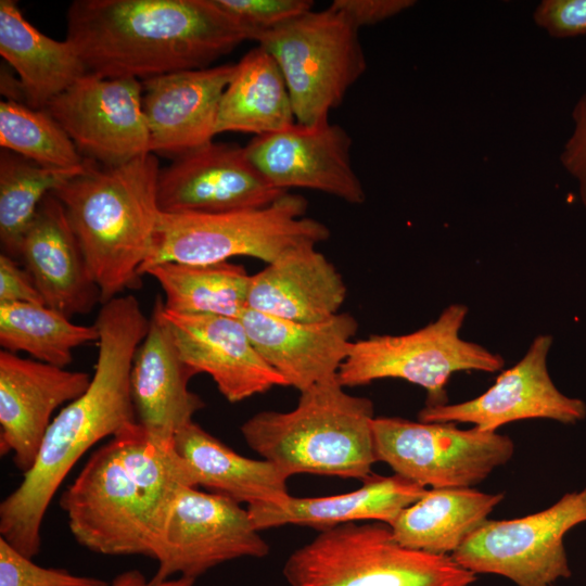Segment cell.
<instances>
[{
	"mask_svg": "<svg viewBox=\"0 0 586 586\" xmlns=\"http://www.w3.org/2000/svg\"><path fill=\"white\" fill-rule=\"evenodd\" d=\"M346 285L335 266L314 244L283 253L251 275L247 307L297 322H321L339 314Z\"/></svg>",
	"mask_w": 586,
	"mask_h": 586,
	"instance_id": "obj_23",
	"label": "cell"
},
{
	"mask_svg": "<svg viewBox=\"0 0 586 586\" xmlns=\"http://www.w3.org/2000/svg\"><path fill=\"white\" fill-rule=\"evenodd\" d=\"M184 486L195 487L174 442L155 441L135 422L90 455L59 502L81 547L154 560L170 508Z\"/></svg>",
	"mask_w": 586,
	"mask_h": 586,
	"instance_id": "obj_2",
	"label": "cell"
},
{
	"mask_svg": "<svg viewBox=\"0 0 586 586\" xmlns=\"http://www.w3.org/2000/svg\"><path fill=\"white\" fill-rule=\"evenodd\" d=\"M285 193L268 182L244 148L213 141L176 157L157 179V204L166 214L260 208Z\"/></svg>",
	"mask_w": 586,
	"mask_h": 586,
	"instance_id": "obj_15",
	"label": "cell"
},
{
	"mask_svg": "<svg viewBox=\"0 0 586 586\" xmlns=\"http://www.w3.org/2000/svg\"><path fill=\"white\" fill-rule=\"evenodd\" d=\"M110 582L44 568L0 537V586H109Z\"/></svg>",
	"mask_w": 586,
	"mask_h": 586,
	"instance_id": "obj_34",
	"label": "cell"
},
{
	"mask_svg": "<svg viewBox=\"0 0 586 586\" xmlns=\"http://www.w3.org/2000/svg\"><path fill=\"white\" fill-rule=\"evenodd\" d=\"M79 153L116 166L150 152L142 110V82L86 73L43 107Z\"/></svg>",
	"mask_w": 586,
	"mask_h": 586,
	"instance_id": "obj_13",
	"label": "cell"
},
{
	"mask_svg": "<svg viewBox=\"0 0 586 586\" xmlns=\"http://www.w3.org/2000/svg\"><path fill=\"white\" fill-rule=\"evenodd\" d=\"M573 129L560 154V162L576 181L579 199L586 207V90L572 111Z\"/></svg>",
	"mask_w": 586,
	"mask_h": 586,
	"instance_id": "obj_36",
	"label": "cell"
},
{
	"mask_svg": "<svg viewBox=\"0 0 586 586\" xmlns=\"http://www.w3.org/2000/svg\"><path fill=\"white\" fill-rule=\"evenodd\" d=\"M44 304L69 318L88 314L100 302L99 288L59 199L40 203L17 253Z\"/></svg>",
	"mask_w": 586,
	"mask_h": 586,
	"instance_id": "obj_22",
	"label": "cell"
},
{
	"mask_svg": "<svg viewBox=\"0 0 586 586\" xmlns=\"http://www.w3.org/2000/svg\"><path fill=\"white\" fill-rule=\"evenodd\" d=\"M415 4L413 0H334L330 7L359 29L388 20Z\"/></svg>",
	"mask_w": 586,
	"mask_h": 586,
	"instance_id": "obj_38",
	"label": "cell"
},
{
	"mask_svg": "<svg viewBox=\"0 0 586 586\" xmlns=\"http://www.w3.org/2000/svg\"><path fill=\"white\" fill-rule=\"evenodd\" d=\"M502 499V493L472 487L426 489L390 526L395 540L406 547L453 555Z\"/></svg>",
	"mask_w": 586,
	"mask_h": 586,
	"instance_id": "obj_27",
	"label": "cell"
},
{
	"mask_svg": "<svg viewBox=\"0 0 586 586\" xmlns=\"http://www.w3.org/2000/svg\"><path fill=\"white\" fill-rule=\"evenodd\" d=\"M426 488L398 474H371L362 486L340 495L298 498L289 496L278 505L247 506L253 524L260 532L288 524L329 527L382 522L391 525L400 512L416 502Z\"/></svg>",
	"mask_w": 586,
	"mask_h": 586,
	"instance_id": "obj_24",
	"label": "cell"
},
{
	"mask_svg": "<svg viewBox=\"0 0 586 586\" xmlns=\"http://www.w3.org/2000/svg\"><path fill=\"white\" fill-rule=\"evenodd\" d=\"M163 318L184 364L195 374H208L228 402L288 386L258 353L240 319L180 314L164 306Z\"/></svg>",
	"mask_w": 586,
	"mask_h": 586,
	"instance_id": "obj_18",
	"label": "cell"
},
{
	"mask_svg": "<svg viewBox=\"0 0 586 586\" xmlns=\"http://www.w3.org/2000/svg\"><path fill=\"white\" fill-rule=\"evenodd\" d=\"M155 300L148 333L132 361L130 388L137 421L155 441L171 443L205 404L189 390L195 372L181 359Z\"/></svg>",
	"mask_w": 586,
	"mask_h": 586,
	"instance_id": "obj_21",
	"label": "cell"
},
{
	"mask_svg": "<svg viewBox=\"0 0 586 586\" xmlns=\"http://www.w3.org/2000/svg\"><path fill=\"white\" fill-rule=\"evenodd\" d=\"M41 166L14 152L0 153V242L4 254L17 259L21 240L48 194L84 173Z\"/></svg>",
	"mask_w": 586,
	"mask_h": 586,
	"instance_id": "obj_31",
	"label": "cell"
},
{
	"mask_svg": "<svg viewBox=\"0 0 586 586\" xmlns=\"http://www.w3.org/2000/svg\"><path fill=\"white\" fill-rule=\"evenodd\" d=\"M468 313L467 305L453 303L413 332L353 341L337 372L340 383L347 387L399 379L426 391L425 406L447 404L446 385L454 373H494L505 366L501 355L460 336Z\"/></svg>",
	"mask_w": 586,
	"mask_h": 586,
	"instance_id": "obj_8",
	"label": "cell"
},
{
	"mask_svg": "<svg viewBox=\"0 0 586 586\" xmlns=\"http://www.w3.org/2000/svg\"><path fill=\"white\" fill-rule=\"evenodd\" d=\"M0 145L44 167L82 169L88 162L44 109L13 99L0 103Z\"/></svg>",
	"mask_w": 586,
	"mask_h": 586,
	"instance_id": "obj_32",
	"label": "cell"
},
{
	"mask_svg": "<svg viewBox=\"0 0 586 586\" xmlns=\"http://www.w3.org/2000/svg\"><path fill=\"white\" fill-rule=\"evenodd\" d=\"M239 319L265 361L300 392L337 377L358 328L347 313L308 323L247 307Z\"/></svg>",
	"mask_w": 586,
	"mask_h": 586,
	"instance_id": "obj_20",
	"label": "cell"
},
{
	"mask_svg": "<svg viewBox=\"0 0 586 586\" xmlns=\"http://www.w3.org/2000/svg\"><path fill=\"white\" fill-rule=\"evenodd\" d=\"M243 30L247 40L276 29L311 11L309 0H214Z\"/></svg>",
	"mask_w": 586,
	"mask_h": 586,
	"instance_id": "obj_33",
	"label": "cell"
},
{
	"mask_svg": "<svg viewBox=\"0 0 586 586\" xmlns=\"http://www.w3.org/2000/svg\"><path fill=\"white\" fill-rule=\"evenodd\" d=\"M95 324H75L61 313L39 304L0 305V345L3 351L27 353L31 358L66 368L73 352L98 342Z\"/></svg>",
	"mask_w": 586,
	"mask_h": 586,
	"instance_id": "obj_30",
	"label": "cell"
},
{
	"mask_svg": "<svg viewBox=\"0 0 586 586\" xmlns=\"http://www.w3.org/2000/svg\"><path fill=\"white\" fill-rule=\"evenodd\" d=\"M290 586H471L476 574L451 555L406 547L382 522L321 530L283 565Z\"/></svg>",
	"mask_w": 586,
	"mask_h": 586,
	"instance_id": "obj_6",
	"label": "cell"
},
{
	"mask_svg": "<svg viewBox=\"0 0 586 586\" xmlns=\"http://www.w3.org/2000/svg\"><path fill=\"white\" fill-rule=\"evenodd\" d=\"M337 377L300 392L290 411H260L240 428L255 453L290 477L313 473L366 480L378 461L371 399L347 393Z\"/></svg>",
	"mask_w": 586,
	"mask_h": 586,
	"instance_id": "obj_5",
	"label": "cell"
},
{
	"mask_svg": "<svg viewBox=\"0 0 586 586\" xmlns=\"http://www.w3.org/2000/svg\"><path fill=\"white\" fill-rule=\"evenodd\" d=\"M358 30L343 13L329 7L308 11L254 40L278 63L297 124L328 122L330 112L365 73Z\"/></svg>",
	"mask_w": 586,
	"mask_h": 586,
	"instance_id": "obj_9",
	"label": "cell"
},
{
	"mask_svg": "<svg viewBox=\"0 0 586 586\" xmlns=\"http://www.w3.org/2000/svg\"><path fill=\"white\" fill-rule=\"evenodd\" d=\"M235 64L181 71L142 80L150 152L176 157L213 141L221 97Z\"/></svg>",
	"mask_w": 586,
	"mask_h": 586,
	"instance_id": "obj_19",
	"label": "cell"
},
{
	"mask_svg": "<svg viewBox=\"0 0 586 586\" xmlns=\"http://www.w3.org/2000/svg\"><path fill=\"white\" fill-rule=\"evenodd\" d=\"M0 54L18 75L26 103L36 109H43L87 73L73 46L42 34L14 0L0 1Z\"/></svg>",
	"mask_w": 586,
	"mask_h": 586,
	"instance_id": "obj_26",
	"label": "cell"
},
{
	"mask_svg": "<svg viewBox=\"0 0 586 586\" xmlns=\"http://www.w3.org/2000/svg\"><path fill=\"white\" fill-rule=\"evenodd\" d=\"M195 487L247 506L278 505L286 499L290 476L266 459L244 457L191 421L174 436Z\"/></svg>",
	"mask_w": 586,
	"mask_h": 586,
	"instance_id": "obj_25",
	"label": "cell"
},
{
	"mask_svg": "<svg viewBox=\"0 0 586 586\" xmlns=\"http://www.w3.org/2000/svg\"><path fill=\"white\" fill-rule=\"evenodd\" d=\"M195 579L190 577L177 576L160 583H152L145 575L137 570H127L117 574L109 586H194Z\"/></svg>",
	"mask_w": 586,
	"mask_h": 586,
	"instance_id": "obj_39",
	"label": "cell"
},
{
	"mask_svg": "<svg viewBox=\"0 0 586 586\" xmlns=\"http://www.w3.org/2000/svg\"><path fill=\"white\" fill-rule=\"evenodd\" d=\"M144 275L158 282L169 311L239 319L247 308L251 275L242 265L169 262L150 267Z\"/></svg>",
	"mask_w": 586,
	"mask_h": 586,
	"instance_id": "obj_29",
	"label": "cell"
},
{
	"mask_svg": "<svg viewBox=\"0 0 586 586\" xmlns=\"http://www.w3.org/2000/svg\"><path fill=\"white\" fill-rule=\"evenodd\" d=\"M307 201L286 192L273 203L218 214L161 213L140 275L162 263L209 265L250 256L272 263L286 251L327 241L326 225L305 217Z\"/></svg>",
	"mask_w": 586,
	"mask_h": 586,
	"instance_id": "obj_7",
	"label": "cell"
},
{
	"mask_svg": "<svg viewBox=\"0 0 586 586\" xmlns=\"http://www.w3.org/2000/svg\"><path fill=\"white\" fill-rule=\"evenodd\" d=\"M583 522L586 487L522 518L487 519L451 556L474 574L500 575L517 586H553L571 576L564 536Z\"/></svg>",
	"mask_w": 586,
	"mask_h": 586,
	"instance_id": "obj_11",
	"label": "cell"
},
{
	"mask_svg": "<svg viewBox=\"0 0 586 586\" xmlns=\"http://www.w3.org/2000/svg\"><path fill=\"white\" fill-rule=\"evenodd\" d=\"M160 170L153 153L116 166L89 160L84 173L52 192L80 244L101 304L142 285L140 269L161 215Z\"/></svg>",
	"mask_w": 586,
	"mask_h": 586,
	"instance_id": "obj_4",
	"label": "cell"
},
{
	"mask_svg": "<svg viewBox=\"0 0 586 586\" xmlns=\"http://www.w3.org/2000/svg\"><path fill=\"white\" fill-rule=\"evenodd\" d=\"M94 324L98 358L88 388L53 418L33 467L0 504V537L31 559L41 549L44 514L73 467L92 446L138 422L130 375L148 323L133 313L107 309Z\"/></svg>",
	"mask_w": 586,
	"mask_h": 586,
	"instance_id": "obj_1",
	"label": "cell"
},
{
	"mask_svg": "<svg viewBox=\"0 0 586 586\" xmlns=\"http://www.w3.org/2000/svg\"><path fill=\"white\" fill-rule=\"evenodd\" d=\"M352 138L329 120L293 126L254 137L245 152L259 173L275 188L309 189L359 205L366 200L364 186L351 157Z\"/></svg>",
	"mask_w": 586,
	"mask_h": 586,
	"instance_id": "obj_16",
	"label": "cell"
},
{
	"mask_svg": "<svg viewBox=\"0 0 586 586\" xmlns=\"http://www.w3.org/2000/svg\"><path fill=\"white\" fill-rule=\"evenodd\" d=\"M87 372L0 353V454L23 474L33 467L53 413L88 388Z\"/></svg>",
	"mask_w": 586,
	"mask_h": 586,
	"instance_id": "obj_17",
	"label": "cell"
},
{
	"mask_svg": "<svg viewBox=\"0 0 586 586\" xmlns=\"http://www.w3.org/2000/svg\"><path fill=\"white\" fill-rule=\"evenodd\" d=\"M372 434L378 461L423 487H472L514 453L507 435L450 422L375 417Z\"/></svg>",
	"mask_w": 586,
	"mask_h": 586,
	"instance_id": "obj_10",
	"label": "cell"
},
{
	"mask_svg": "<svg viewBox=\"0 0 586 586\" xmlns=\"http://www.w3.org/2000/svg\"><path fill=\"white\" fill-rule=\"evenodd\" d=\"M533 20L553 38L586 35V0H544L536 5Z\"/></svg>",
	"mask_w": 586,
	"mask_h": 586,
	"instance_id": "obj_35",
	"label": "cell"
},
{
	"mask_svg": "<svg viewBox=\"0 0 586 586\" xmlns=\"http://www.w3.org/2000/svg\"><path fill=\"white\" fill-rule=\"evenodd\" d=\"M66 29L87 73L141 81L209 67L247 40L214 0H76Z\"/></svg>",
	"mask_w": 586,
	"mask_h": 586,
	"instance_id": "obj_3",
	"label": "cell"
},
{
	"mask_svg": "<svg viewBox=\"0 0 586 586\" xmlns=\"http://www.w3.org/2000/svg\"><path fill=\"white\" fill-rule=\"evenodd\" d=\"M268 553L269 545L246 508L226 496L184 486L170 508L150 581L176 575L196 579L225 562Z\"/></svg>",
	"mask_w": 586,
	"mask_h": 586,
	"instance_id": "obj_12",
	"label": "cell"
},
{
	"mask_svg": "<svg viewBox=\"0 0 586 586\" xmlns=\"http://www.w3.org/2000/svg\"><path fill=\"white\" fill-rule=\"evenodd\" d=\"M296 124L292 100L276 60L260 46L235 64L218 109L216 133L264 136Z\"/></svg>",
	"mask_w": 586,
	"mask_h": 586,
	"instance_id": "obj_28",
	"label": "cell"
},
{
	"mask_svg": "<svg viewBox=\"0 0 586 586\" xmlns=\"http://www.w3.org/2000/svg\"><path fill=\"white\" fill-rule=\"evenodd\" d=\"M39 304L46 305L31 276L13 257L0 255V305Z\"/></svg>",
	"mask_w": 586,
	"mask_h": 586,
	"instance_id": "obj_37",
	"label": "cell"
},
{
	"mask_svg": "<svg viewBox=\"0 0 586 586\" xmlns=\"http://www.w3.org/2000/svg\"><path fill=\"white\" fill-rule=\"evenodd\" d=\"M553 337L538 334L523 357L502 371L483 394L457 404L424 406L421 422L470 423L485 432H497L508 423L525 419H549L576 424L586 418V403L563 394L548 370Z\"/></svg>",
	"mask_w": 586,
	"mask_h": 586,
	"instance_id": "obj_14",
	"label": "cell"
}]
</instances>
